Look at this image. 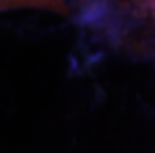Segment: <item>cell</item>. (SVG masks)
<instances>
[{"label":"cell","instance_id":"obj_1","mask_svg":"<svg viewBox=\"0 0 155 153\" xmlns=\"http://www.w3.org/2000/svg\"><path fill=\"white\" fill-rule=\"evenodd\" d=\"M5 10L6 8H21V6H31V8H45V10L57 11L60 14L68 13V6L64 0H2Z\"/></svg>","mask_w":155,"mask_h":153},{"label":"cell","instance_id":"obj_2","mask_svg":"<svg viewBox=\"0 0 155 153\" xmlns=\"http://www.w3.org/2000/svg\"><path fill=\"white\" fill-rule=\"evenodd\" d=\"M129 3L138 6L141 11H146V13H150L155 16V0H127Z\"/></svg>","mask_w":155,"mask_h":153},{"label":"cell","instance_id":"obj_3","mask_svg":"<svg viewBox=\"0 0 155 153\" xmlns=\"http://www.w3.org/2000/svg\"><path fill=\"white\" fill-rule=\"evenodd\" d=\"M2 10H5V6H3V2L0 0V11H2Z\"/></svg>","mask_w":155,"mask_h":153}]
</instances>
